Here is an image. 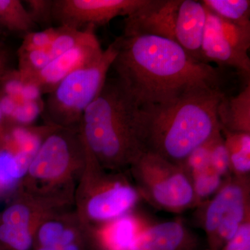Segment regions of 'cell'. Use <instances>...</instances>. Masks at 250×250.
Here are the masks:
<instances>
[{
	"label": "cell",
	"mask_w": 250,
	"mask_h": 250,
	"mask_svg": "<svg viewBox=\"0 0 250 250\" xmlns=\"http://www.w3.org/2000/svg\"><path fill=\"white\" fill-rule=\"evenodd\" d=\"M113 42L111 68L141 107L167 103L197 87H220L218 70L192 58L175 41L123 34Z\"/></svg>",
	"instance_id": "1"
},
{
	"label": "cell",
	"mask_w": 250,
	"mask_h": 250,
	"mask_svg": "<svg viewBox=\"0 0 250 250\" xmlns=\"http://www.w3.org/2000/svg\"><path fill=\"white\" fill-rule=\"evenodd\" d=\"M220 87L201 86L164 104L141 107V139L145 152L181 165L196 148L221 131Z\"/></svg>",
	"instance_id": "2"
},
{
	"label": "cell",
	"mask_w": 250,
	"mask_h": 250,
	"mask_svg": "<svg viewBox=\"0 0 250 250\" xmlns=\"http://www.w3.org/2000/svg\"><path fill=\"white\" fill-rule=\"evenodd\" d=\"M141 106L119 79L106 78L80 126L88 149L104 168L125 172L145 152Z\"/></svg>",
	"instance_id": "3"
},
{
	"label": "cell",
	"mask_w": 250,
	"mask_h": 250,
	"mask_svg": "<svg viewBox=\"0 0 250 250\" xmlns=\"http://www.w3.org/2000/svg\"><path fill=\"white\" fill-rule=\"evenodd\" d=\"M87 147L80 127H57L47 134L16 191L59 209L74 208Z\"/></svg>",
	"instance_id": "4"
},
{
	"label": "cell",
	"mask_w": 250,
	"mask_h": 250,
	"mask_svg": "<svg viewBox=\"0 0 250 250\" xmlns=\"http://www.w3.org/2000/svg\"><path fill=\"white\" fill-rule=\"evenodd\" d=\"M141 199L125 172L104 168L88 147L74 197V210L85 227L97 226L131 213Z\"/></svg>",
	"instance_id": "5"
},
{
	"label": "cell",
	"mask_w": 250,
	"mask_h": 250,
	"mask_svg": "<svg viewBox=\"0 0 250 250\" xmlns=\"http://www.w3.org/2000/svg\"><path fill=\"white\" fill-rule=\"evenodd\" d=\"M116 55L113 42L100 62L72 72L47 94L41 114L45 124L80 127L83 113L103 88Z\"/></svg>",
	"instance_id": "6"
},
{
	"label": "cell",
	"mask_w": 250,
	"mask_h": 250,
	"mask_svg": "<svg viewBox=\"0 0 250 250\" xmlns=\"http://www.w3.org/2000/svg\"><path fill=\"white\" fill-rule=\"evenodd\" d=\"M128 170L141 198L154 208L180 213L197 207L191 179L183 166L144 152Z\"/></svg>",
	"instance_id": "7"
},
{
	"label": "cell",
	"mask_w": 250,
	"mask_h": 250,
	"mask_svg": "<svg viewBox=\"0 0 250 250\" xmlns=\"http://www.w3.org/2000/svg\"><path fill=\"white\" fill-rule=\"evenodd\" d=\"M250 176L231 175L218 192L198 206V221L208 242V250H220L250 218Z\"/></svg>",
	"instance_id": "8"
},
{
	"label": "cell",
	"mask_w": 250,
	"mask_h": 250,
	"mask_svg": "<svg viewBox=\"0 0 250 250\" xmlns=\"http://www.w3.org/2000/svg\"><path fill=\"white\" fill-rule=\"evenodd\" d=\"M58 209L16 191L0 210V250H31L41 224Z\"/></svg>",
	"instance_id": "9"
},
{
	"label": "cell",
	"mask_w": 250,
	"mask_h": 250,
	"mask_svg": "<svg viewBox=\"0 0 250 250\" xmlns=\"http://www.w3.org/2000/svg\"><path fill=\"white\" fill-rule=\"evenodd\" d=\"M149 0H54L53 20L59 26L83 30L106 25L134 14Z\"/></svg>",
	"instance_id": "10"
},
{
	"label": "cell",
	"mask_w": 250,
	"mask_h": 250,
	"mask_svg": "<svg viewBox=\"0 0 250 250\" xmlns=\"http://www.w3.org/2000/svg\"><path fill=\"white\" fill-rule=\"evenodd\" d=\"M104 52L95 33L84 42L52 59L41 71L22 82L35 86L41 94L50 93L72 72L100 62Z\"/></svg>",
	"instance_id": "11"
},
{
	"label": "cell",
	"mask_w": 250,
	"mask_h": 250,
	"mask_svg": "<svg viewBox=\"0 0 250 250\" xmlns=\"http://www.w3.org/2000/svg\"><path fill=\"white\" fill-rule=\"evenodd\" d=\"M182 0H149L147 5L125 17L123 35L159 36L175 41L174 27Z\"/></svg>",
	"instance_id": "12"
},
{
	"label": "cell",
	"mask_w": 250,
	"mask_h": 250,
	"mask_svg": "<svg viewBox=\"0 0 250 250\" xmlns=\"http://www.w3.org/2000/svg\"><path fill=\"white\" fill-rule=\"evenodd\" d=\"M36 245L49 246L53 250H93L88 229L74 209L47 220L38 233Z\"/></svg>",
	"instance_id": "13"
},
{
	"label": "cell",
	"mask_w": 250,
	"mask_h": 250,
	"mask_svg": "<svg viewBox=\"0 0 250 250\" xmlns=\"http://www.w3.org/2000/svg\"><path fill=\"white\" fill-rule=\"evenodd\" d=\"M55 127L21 125L4 120L0 124V150L12 156L26 174L42 141Z\"/></svg>",
	"instance_id": "14"
},
{
	"label": "cell",
	"mask_w": 250,
	"mask_h": 250,
	"mask_svg": "<svg viewBox=\"0 0 250 250\" xmlns=\"http://www.w3.org/2000/svg\"><path fill=\"white\" fill-rule=\"evenodd\" d=\"M198 241L181 220L147 225L129 250H196Z\"/></svg>",
	"instance_id": "15"
},
{
	"label": "cell",
	"mask_w": 250,
	"mask_h": 250,
	"mask_svg": "<svg viewBox=\"0 0 250 250\" xmlns=\"http://www.w3.org/2000/svg\"><path fill=\"white\" fill-rule=\"evenodd\" d=\"M206 9L207 22L202 45L204 62H214L220 66L233 67L250 79L249 56L240 53L233 47L222 32L220 18Z\"/></svg>",
	"instance_id": "16"
},
{
	"label": "cell",
	"mask_w": 250,
	"mask_h": 250,
	"mask_svg": "<svg viewBox=\"0 0 250 250\" xmlns=\"http://www.w3.org/2000/svg\"><path fill=\"white\" fill-rule=\"evenodd\" d=\"M206 22L207 9L202 1H181L174 27L175 42L190 57L201 62H204L202 45Z\"/></svg>",
	"instance_id": "17"
},
{
	"label": "cell",
	"mask_w": 250,
	"mask_h": 250,
	"mask_svg": "<svg viewBox=\"0 0 250 250\" xmlns=\"http://www.w3.org/2000/svg\"><path fill=\"white\" fill-rule=\"evenodd\" d=\"M144 224L133 212L108 223L90 227L93 250H129Z\"/></svg>",
	"instance_id": "18"
},
{
	"label": "cell",
	"mask_w": 250,
	"mask_h": 250,
	"mask_svg": "<svg viewBox=\"0 0 250 250\" xmlns=\"http://www.w3.org/2000/svg\"><path fill=\"white\" fill-rule=\"evenodd\" d=\"M218 118L221 129L250 133V82L236 96H224L218 108Z\"/></svg>",
	"instance_id": "19"
},
{
	"label": "cell",
	"mask_w": 250,
	"mask_h": 250,
	"mask_svg": "<svg viewBox=\"0 0 250 250\" xmlns=\"http://www.w3.org/2000/svg\"><path fill=\"white\" fill-rule=\"evenodd\" d=\"M221 133L228 149L231 174L240 177L250 176V133L233 132L223 129Z\"/></svg>",
	"instance_id": "20"
},
{
	"label": "cell",
	"mask_w": 250,
	"mask_h": 250,
	"mask_svg": "<svg viewBox=\"0 0 250 250\" xmlns=\"http://www.w3.org/2000/svg\"><path fill=\"white\" fill-rule=\"evenodd\" d=\"M35 22L21 0H0V30L26 35Z\"/></svg>",
	"instance_id": "21"
},
{
	"label": "cell",
	"mask_w": 250,
	"mask_h": 250,
	"mask_svg": "<svg viewBox=\"0 0 250 250\" xmlns=\"http://www.w3.org/2000/svg\"><path fill=\"white\" fill-rule=\"evenodd\" d=\"M206 9L225 21L239 24H250L249 0H204Z\"/></svg>",
	"instance_id": "22"
},
{
	"label": "cell",
	"mask_w": 250,
	"mask_h": 250,
	"mask_svg": "<svg viewBox=\"0 0 250 250\" xmlns=\"http://www.w3.org/2000/svg\"><path fill=\"white\" fill-rule=\"evenodd\" d=\"M95 29L89 27L83 30H78L65 26H59L57 36L48 49L52 59L84 42L95 34Z\"/></svg>",
	"instance_id": "23"
},
{
	"label": "cell",
	"mask_w": 250,
	"mask_h": 250,
	"mask_svg": "<svg viewBox=\"0 0 250 250\" xmlns=\"http://www.w3.org/2000/svg\"><path fill=\"white\" fill-rule=\"evenodd\" d=\"M18 70L22 81L41 71L52 60L49 50H18Z\"/></svg>",
	"instance_id": "24"
},
{
	"label": "cell",
	"mask_w": 250,
	"mask_h": 250,
	"mask_svg": "<svg viewBox=\"0 0 250 250\" xmlns=\"http://www.w3.org/2000/svg\"><path fill=\"white\" fill-rule=\"evenodd\" d=\"M197 207L209 200L225 183L224 179L210 167L191 178Z\"/></svg>",
	"instance_id": "25"
},
{
	"label": "cell",
	"mask_w": 250,
	"mask_h": 250,
	"mask_svg": "<svg viewBox=\"0 0 250 250\" xmlns=\"http://www.w3.org/2000/svg\"><path fill=\"white\" fill-rule=\"evenodd\" d=\"M210 167L224 179L232 175L229 158L221 131L210 140Z\"/></svg>",
	"instance_id": "26"
},
{
	"label": "cell",
	"mask_w": 250,
	"mask_h": 250,
	"mask_svg": "<svg viewBox=\"0 0 250 250\" xmlns=\"http://www.w3.org/2000/svg\"><path fill=\"white\" fill-rule=\"evenodd\" d=\"M210 140L194 149L181 164L190 176V179L210 168Z\"/></svg>",
	"instance_id": "27"
},
{
	"label": "cell",
	"mask_w": 250,
	"mask_h": 250,
	"mask_svg": "<svg viewBox=\"0 0 250 250\" xmlns=\"http://www.w3.org/2000/svg\"><path fill=\"white\" fill-rule=\"evenodd\" d=\"M57 34V27L46 28L42 31H33L24 36L19 50H48Z\"/></svg>",
	"instance_id": "28"
},
{
	"label": "cell",
	"mask_w": 250,
	"mask_h": 250,
	"mask_svg": "<svg viewBox=\"0 0 250 250\" xmlns=\"http://www.w3.org/2000/svg\"><path fill=\"white\" fill-rule=\"evenodd\" d=\"M44 103L41 100L19 103L9 118L6 120L15 124L32 125L39 115L42 114Z\"/></svg>",
	"instance_id": "29"
},
{
	"label": "cell",
	"mask_w": 250,
	"mask_h": 250,
	"mask_svg": "<svg viewBox=\"0 0 250 250\" xmlns=\"http://www.w3.org/2000/svg\"><path fill=\"white\" fill-rule=\"evenodd\" d=\"M24 2L36 25L41 24L47 28L51 27L49 24L54 22V0H26Z\"/></svg>",
	"instance_id": "30"
},
{
	"label": "cell",
	"mask_w": 250,
	"mask_h": 250,
	"mask_svg": "<svg viewBox=\"0 0 250 250\" xmlns=\"http://www.w3.org/2000/svg\"><path fill=\"white\" fill-rule=\"evenodd\" d=\"M220 250H250V218L242 224L236 234Z\"/></svg>",
	"instance_id": "31"
},
{
	"label": "cell",
	"mask_w": 250,
	"mask_h": 250,
	"mask_svg": "<svg viewBox=\"0 0 250 250\" xmlns=\"http://www.w3.org/2000/svg\"><path fill=\"white\" fill-rule=\"evenodd\" d=\"M11 54L7 46L0 42V81L12 70L11 67Z\"/></svg>",
	"instance_id": "32"
},
{
	"label": "cell",
	"mask_w": 250,
	"mask_h": 250,
	"mask_svg": "<svg viewBox=\"0 0 250 250\" xmlns=\"http://www.w3.org/2000/svg\"><path fill=\"white\" fill-rule=\"evenodd\" d=\"M4 114H3L2 108H1V103H0V124L4 121Z\"/></svg>",
	"instance_id": "33"
}]
</instances>
